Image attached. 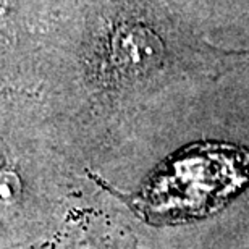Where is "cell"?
Masks as SVG:
<instances>
[{
    "label": "cell",
    "mask_w": 249,
    "mask_h": 249,
    "mask_svg": "<svg viewBox=\"0 0 249 249\" xmlns=\"http://www.w3.org/2000/svg\"><path fill=\"white\" fill-rule=\"evenodd\" d=\"M248 183L249 152L227 144H204L168 160L133 204L151 222H185L218 211Z\"/></svg>",
    "instance_id": "6da1fadb"
},
{
    "label": "cell",
    "mask_w": 249,
    "mask_h": 249,
    "mask_svg": "<svg viewBox=\"0 0 249 249\" xmlns=\"http://www.w3.org/2000/svg\"><path fill=\"white\" fill-rule=\"evenodd\" d=\"M110 62L123 74L147 73L162 63L167 42L157 29L142 21H123L110 37Z\"/></svg>",
    "instance_id": "7a4b0ae2"
},
{
    "label": "cell",
    "mask_w": 249,
    "mask_h": 249,
    "mask_svg": "<svg viewBox=\"0 0 249 249\" xmlns=\"http://www.w3.org/2000/svg\"><path fill=\"white\" fill-rule=\"evenodd\" d=\"M19 194V180L13 172H0V211L12 207Z\"/></svg>",
    "instance_id": "3957f363"
},
{
    "label": "cell",
    "mask_w": 249,
    "mask_h": 249,
    "mask_svg": "<svg viewBox=\"0 0 249 249\" xmlns=\"http://www.w3.org/2000/svg\"><path fill=\"white\" fill-rule=\"evenodd\" d=\"M220 3H222V0H218V26L217 28H220Z\"/></svg>",
    "instance_id": "277c9868"
}]
</instances>
